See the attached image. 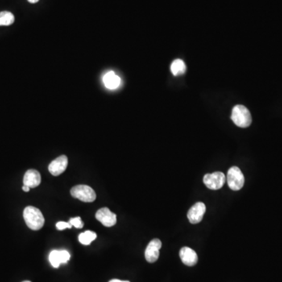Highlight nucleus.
Wrapping results in <instances>:
<instances>
[{
    "instance_id": "f257e3e1",
    "label": "nucleus",
    "mask_w": 282,
    "mask_h": 282,
    "mask_svg": "<svg viewBox=\"0 0 282 282\" xmlns=\"http://www.w3.org/2000/svg\"><path fill=\"white\" fill-rule=\"evenodd\" d=\"M26 225L33 230H39L45 224L43 213L38 208L34 206L26 207L23 213Z\"/></svg>"
},
{
    "instance_id": "f03ea898",
    "label": "nucleus",
    "mask_w": 282,
    "mask_h": 282,
    "mask_svg": "<svg viewBox=\"0 0 282 282\" xmlns=\"http://www.w3.org/2000/svg\"><path fill=\"white\" fill-rule=\"evenodd\" d=\"M231 119L238 127L247 128L252 123L251 113L246 107L236 105L232 110Z\"/></svg>"
},
{
    "instance_id": "7ed1b4c3",
    "label": "nucleus",
    "mask_w": 282,
    "mask_h": 282,
    "mask_svg": "<svg viewBox=\"0 0 282 282\" xmlns=\"http://www.w3.org/2000/svg\"><path fill=\"white\" fill-rule=\"evenodd\" d=\"M71 195L75 198L84 202H93L97 197L94 190L87 185L75 186L71 190Z\"/></svg>"
},
{
    "instance_id": "20e7f679",
    "label": "nucleus",
    "mask_w": 282,
    "mask_h": 282,
    "mask_svg": "<svg viewBox=\"0 0 282 282\" xmlns=\"http://www.w3.org/2000/svg\"><path fill=\"white\" fill-rule=\"evenodd\" d=\"M226 181L228 186L233 191H239L245 184V176L238 167H231L228 170Z\"/></svg>"
},
{
    "instance_id": "39448f33",
    "label": "nucleus",
    "mask_w": 282,
    "mask_h": 282,
    "mask_svg": "<svg viewBox=\"0 0 282 282\" xmlns=\"http://www.w3.org/2000/svg\"><path fill=\"white\" fill-rule=\"evenodd\" d=\"M203 182L209 189L219 190L225 185L226 176L223 172H215L213 173L206 174L204 176Z\"/></svg>"
},
{
    "instance_id": "423d86ee",
    "label": "nucleus",
    "mask_w": 282,
    "mask_h": 282,
    "mask_svg": "<svg viewBox=\"0 0 282 282\" xmlns=\"http://www.w3.org/2000/svg\"><path fill=\"white\" fill-rule=\"evenodd\" d=\"M96 219L107 227L114 226L117 222V217L109 208H101L96 213Z\"/></svg>"
},
{
    "instance_id": "0eeeda50",
    "label": "nucleus",
    "mask_w": 282,
    "mask_h": 282,
    "mask_svg": "<svg viewBox=\"0 0 282 282\" xmlns=\"http://www.w3.org/2000/svg\"><path fill=\"white\" fill-rule=\"evenodd\" d=\"M162 248V242L158 238H155L149 242L145 250V259L148 263H155L159 257V250Z\"/></svg>"
},
{
    "instance_id": "6e6552de",
    "label": "nucleus",
    "mask_w": 282,
    "mask_h": 282,
    "mask_svg": "<svg viewBox=\"0 0 282 282\" xmlns=\"http://www.w3.org/2000/svg\"><path fill=\"white\" fill-rule=\"evenodd\" d=\"M206 207L203 202L196 203V205L190 209L188 213V218L191 224L196 225L202 221L203 216L205 214Z\"/></svg>"
},
{
    "instance_id": "1a4fd4ad",
    "label": "nucleus",
    "mask_w": 282,
    "mask_h": 282,
    "mask_svg": "<svg viewBox=\"0 0 282 282\" xmlns=\"http://www.w3.org/2000/svg\"><path fill=\"white\" fill-rule=\"evenodd\" d=\"M68 158L65 155H60L56 159L51 162L49 165V171L52 174L53 176H57L65 171L68 167Z\"/></svg>"
},
{
    "instance_id": "9d476101",
    "label": "nucleus",
    "mask_w": 282,
    "mask_h": 282,
    "mask_svg": "<svg viewBox=\"0 0 282 282\" xmlns=\"http://www.w3.org/2000/svg\"><path fill=\"white\" fill-rule=\"evenodd\" d=\"M180 257L182 262L188 267H193L198 260L197 254L189 247L182 248L180 251Z\"/></svg>"
},
{
    "instance_id": "9b49d317",
    "label": "nucleus",
    "mask_w": 282,
    "mask_h": 282,
    "mask_svg": "<svg viewBox=\"0 0 282 282\" xmlns=\"http://www.w3.org/2000/svg\"><path fill=\"white\" fill-rule=\"evenodd\" d=\"M23 183L30 188H36L41 183L40 173L35 169L28 170L24 176Z\"/></svg>"
},
{
    "instance_id": "f8f14e48",
    "label": "nucleus",
    "mask_w": 282,
    "mask_h": 282,
    "mask_svg": "<svg viewBox=\"0 0 282 282\" xmlns=\"http://www.w3.org/2000/svg\"><path fill=\"white\" fill-rule=\"evenodd\" d=\"M103 82L108 89H115L119 86L121 84V79L114 72L111 71L105 74Z\"/></svg>"
},
{
    "instance_id": "ddd939ff",
    "label": "nucleus",
    "mask_w": 282,
    "mask_h": 282,
    "mask_svg": "<svg viewBox=\"0 0 282 282\" xmlns=\"http://www.w3.org/2000/svg\"><path fill=\"white\" fill-rule=\"evenodd\" d=\"M96 238H97V234L91 230H86L79 236V241L84 246H89V244L93 242Z\"/></svg>"
},
{
    "instance_id": "4468645a",
    "label": "nucleus",
    "mask_w": 282,
    "mask_h": 282,
    "mask_svg": "<svg viewBox=\"0 0 282 282\" xmlns=\"http://www.w3.org/2000/svg\"><path fill=\"white\" fill-rule=\"evenodd\" d=\"M171 72L175 76L185 73L186 65L184 62L180 59L174 60L171 64Z\"/></svg>"
},
{
    "instance_id": "2eb2a0df",
    "label": "nucleus",
    "mask_w": 282,
    "mask_h": 282,
    "mask_svg": "<svg viewBox=\"0 0 282 282\" xmlns=\"http://www.w3.org/2000/svg\"><path fill=\"white\" fill-rule=\"evenodd\" d=\"M14 14L9 11L0 12V26H11L14 23Z\"/></svg>"
},
{
    "instance_id": "dca6fc26",
    "label": "nucleus",
    "mask_w": 282,
    "mask_h": 282,
    "mask_svg": "<svg viewBox=\"0 0 282 282\" xmlns=\"http://www.w3.org/2000/svg\"><path fill=\"white\" fill-rule=\"evenodd\" d=\"M49 260L55 268L60 267V265L62 263L60 250H53L49 255Z\"/></svg>"
},
{
    "instance_id": "f3484780",
    "label": "nucleus",
    "mask_w": 282,
    "mask_h": 282,
    "mask_svg": "<svg viewBox=\"0 0 282 282\" xmlns=\"http://www.w3.org/2000/svg\"><path fill=\"white\" fill-rule=\"evenodd\" d=\"M69 223L72 226H75L77 229H81L84 226V222L82 221V219L80 217L70 219Z\"/></svg>"
},
{
    "instance_id": "a211bd4d",
    "label": "nucleus",
    "mask_w": 282,
    "mask_h": 282,
    "mask_svg": "<svg viewBox=\"0 0 282 282\" xmlns=\"http://www.w3.org/2000/svg\"><path fill=\"white\" fill-rule=\"evenodd\" d=\"M56 228H57V230H63L66 228H72V225L70 224L69 222H63V221H60V222H58L57 224L56 225Z\"/></svg>"
},
{
    "instance_id": "6ab92c4d",
    "label": "nucleus",
    "mask_w": 282,
    "mask_h": 282,
    "mask_svg": "<svg viewBox=\"0 0 282 282\" xmlns=\"http://www.w3.org/2000/svg\"><path fill=\"white\" fill-rule=\"evenodd\" d=\"M30 189H31V188L26 185H24L23 187H22V190H23L25 192H28Z\"/></svg>"
},
{
    "instance_id": "aec40b11",
    "label": "nucleus",
    "mask_w": 282,
    "mask_h": 282,
    "mask_svg": "<svg viewBox=\"0 0 282 282\" xmlns=\"http://www.w3.org/2000/svg\"><path fill=\"white\" fill-rule=\"evenodd\" d=\"M109 282H130L129 281H121L118 280V279H113V280H111Z\"/></svg>"
},
{
    "instance_id": "412c9836",
    "label": "nucleus",
    "mask_w": 282,
    "mask_h": 282,
    "mask_svg": "<svg viewBox=\"0 0 282 282\" xmlns=\"http://www.w3.org/2000/svg\"><path fill=\"white\" fill-rule=\"evenodd\" d=\"M30 3H36L39 2V0H28Z\"/></svg>"
},
{
    "instance_id": "4be33fe9",
    "label": "nucleus",
    "mask_w": 282,
    "mask_h": 282,
    "mask_svg": "<svg viewBox=\"0 0 282 282\" xmlns=\"http://www.w3.org/2000/svg\"><path fill=\"white\" fill-rule=\"evenodd\" d=\"M29 282V281H25V282Z\"/></svg>"
}]
</instances>
